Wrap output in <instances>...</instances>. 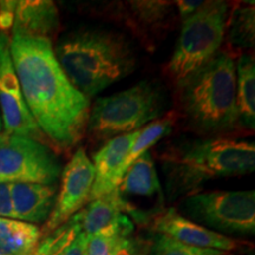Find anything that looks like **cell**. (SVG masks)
<instances>
[{
    "label": "cell",
    "mask_w": 255,
    "mask_h": 255,
    "mask_svg": "<svg viewBox=\"0 0 255 255\" xmlns=\"http://www.w3.org/2000/svg\"><path fill=\"white\" fill-rule=\"evenodd\" d=\"M11 56L27 109L56 152H68L87 133L90 101L60 68L52 41L11 36Z\"/></svg>",
    "instance_id": "cell-1"
},
{
    "label": "cell",
    "mask_w": 255,
    "mask_h": 255,
    "mask_svg": "<svg viewBox=\"0 0 255 255\" xmlns=\"http://www.w3.org/2000/svg\"><path fill=\"white\" fill-rule=\"evenodd\" d=\"M169 201L195 194L216 178L242 176L255 169L254 142L235 138H188L167 143L157 156Z\"/></svg>",
    "instance_id": "cell-2"
},
{
    "label": "cell",
    "mask_w": 255,
    "mask_h": 255,
    "mask_svg": "<svg viewBox=\"0 0 255 255\" xmlns=\"http://www.w3.org/2000/svg\"><path fill=\"white\" fill-rule=\"evenodd\" d=\"M174 89L177 122L188 131L203 138H229L240 131L235 59L227 50H220Z\"/></svg>",
    "instance_id": "cell-3"
},
{
    "label": "cell",
    "mask_w": 255,
    "mask_h": 255,
    "mask_svg": "<svg viewBox=\"0 0 255 255\" xmlns=\"http://www.w3.org/2000/svg\"><path fill=\"white\" fill-rule=\"evenodd\" d=\"M53 51L66 77L88 101L131 75L138 63L129 38L103 27L69 31Z\"/></svg>",
    "instance_id": "cell-4"
},
{
    "label": "cell",
    "mask_w": 255,
    "mask_h": 255,
    "mask_svg": "<svg viewBox=\"0 0 255 255\" xmlns=\"http://www.w3.org/2000/svg\"><path fill=\"white\" fill-rule=\"evenodd\" d=\"M167 95L157 81L137 83L126 90L97 98L90 107L87 124L89 142L105 143L135 132L165 115Z\"/></svg>",
    "instance_id": "cell-5"
},
{
    "label": "cell",
    "mask_w": 255,
    "mask_h": 255,
    "mask_svg": "<svg viewBox=\"0 0 255 255\" xmlns=\"http://www.w3.org/2000/svg\"><path fill=\"white\" fill-rule=\"evenodd\" d=\"M229 6L225 1H203L182 20L180 36L164 75L175 87L218 55L225 40Z\"/></svg>",
    "instance_id": "cell-6"
},
{
    "label": "cell",
    "mask_w": 255,
    "mask_h": 255,
    "mask_svg": "<svg viewBox=\"0 0 255 255\" xmlns=\"http://www.w3.org/2000/svg\"><path fill=\"white\" fill-rule=\"evenodd\" d=\"M177 213L223 237L255 233L254 190L197 191L181 199Z\"/></svg>",
    "instance_id": "cell-7"
},
{
    "label": "cell",
    "mask_w": 255,
    "mask_h": 255,
    "mask_svg": "<svg viewBox=\"0 0 255 255\" xmlns=\"http://www.w3.org/2000/svg\"><path fill=\"white\" fill-rule=\"evenodd\" d=\"M62 170L58 154L50 146L0 132V183L57 184Z\"/></svg>",
    "instance_id": "cell-8"
},
{
    "label": "cell",
    "mask_w": 255,
    "mask_h": 255,
    "mask_svg": "<svg viewBox=\"0 0 255 255\" xmlns=\"http://www.w3.org/2000/svg\"><path fill=\"white\" fill-rule=\"evenodd\" d=\"M114 193L132 223L149 226L163 212L165 194L150 151L130 165Z\"/></svg>",
    "instance_id": "cell-9"
},
{
    "label": "cell",
    "mask_w": 255,
    "mask_h": 255,
    "mask_svg": "<svg viewBox=\"0 0 255 255\" xmlns=\"http://www.w3.org/2000/svg\"><path fill=\"white\" fill-rule=\"evenodd\" d=\"M0 115L2 131L36 139L47 146L50 142L41 132L25 103L20 83L11 56V37L0 32Z\"/></svg>",
    "instance_id": "cell-10"
},
{
    "label": "cell",
    "mask_w": 255,
    "mask_h": 255,
    "mask_svg": "<svg viewBox=\"0 0 255 255\" xmlns=\"http://www.w3.org/2000/svg\"><path fill=\"white\" fill-rule=\"evenodd\" d=\"M102 14L122 23L149 51H155L157 44L173 27L175 2L173 1H115L103 6Z\"/></svg>",
    "instance_id": "cell-11"
},
{
    "label": "cell",
    "mask_w": 255,
    "mask_h": 255,
    "mask_svg": "<svg viewBox=\"0 0 255 255\" xmlns=\"http://www.w3.org/2000/svg\"><path fill=\"white\" fill-rule=\"evenodd\" d=\"M59 178V191L49 219L40 228L41 237L69 221L90 202L95 169L83 146H79L73 152L70 161L63 168Z\"/></svg>",
    "instance_id": "cell-12"
},
{
    "label": "cell",
    "mask_w": 255,
    "mask_h": 255,
    "mask_svg": "<svg viewBox=\"0 0 255 255\" xmlns=\"http://www.w3.org/2000/svg\"><path fill=\"white\" fill-rule=\"evenodd\" d=\"M150 232L164 234L181 244L189 246L209 248L222 252L234 251L239 247L234 239L223 237L190 221L177 213L175 208H165L149 223Z\"/></svg>",
    "instance_id": "cell-13"
},
{
    "label": "cell",
    "mask_w": 255,
    "mask_h": 255,
    "mask_svg": "<svg viewBox=\"0 0 255 255\" xmlns=\"http://www.w3.org/2000/svg\"><path fill=\"white\" fill-rule=\"evenodd\" d=\"M60 28L59 11L50 0L17 1L12 34L45 38L52 41Z\"/></svg>",
    "instance_id": "cell-14"
},
{
    "label": "cell",
    "mask_w": 255,
    "mask_h": 255,
    "mask_svg": "<svg viewBox=\"0 0 255 255\" xmlns=\"http://www.w3.org/2000/svg\"><path fill=\"white\" fill-rule=\"evenodd\" d=\"M137 131L114 137L105 142L100 150L94 155L92 164L95 169V181L92 186L91 200L108 195L117 187V173L129 152Z\"/></svg>",
    "instance_id": "cell-15"
},
{
    "label": "cell",
    "mask_w": 255,
    "mask_h": 255,
    "mask_svg": "<svg viewBox=\"0 0 255 255\" xmlns=\"http://www.w3.org/2000/svg\"><path fill=\"white\" fill-rule=\"evenodd\" d=\"M58 186L40 183H11L14 219L33 223H45L55 206Z\"/></svg>",
    "instance_id": "cell-16"
},
{
    "label": "cell",
    "mask_w": 255,
    "mask_h": 255,
    "mask_svg": "<svg viewBox=\"0 0 255 255\" xmlns=\"http://www.w3.org/2000/svg\"><path fill=\"white\" fill-rule=\"evenodd\" d=\"M238 122L240 131L253 132L255 128V63L254 56L242 53L235 62Z\"/></svg>",
    "instance_id": "cell-17"
},
{
    "label": "cell",
    "mask_w": 255,
    "mask_h": 255,
    "mask_svg": "<svg viewBox=\"0 0 255 255\" xmlns=\"http://www.w3.org/2000/svg\"><path fill=\"white\" fill-rule=\"evenodd\" d=\"M88 235L83 232L78 215L41 237L34 255H85Z\"/></svg>",
    "instance_id": "cell-18"
},
{
    "label": "cell",
    "mask_w": 255,
    "mask_h": 255,
    "mask_svg": "<svg viewBox=\"0 0 255 255\" xmlns=\"http://www.w3.org/2000/svg\"><path fill=\"white\" fill-rule=\"evenodd\" d=\"M40 239L37 225L0 218V255H34Z\"/></svg>",
    "instance_id": "cell-19"
},
{
    "label": "cell",
    "mask_w": 255,
    "mask_h": 255,
    "mask_svg": "<svg viewBox=\"0 0 255 255\" xmlns=\"http://www.w3.org/2000/svg\"><path fill=\"white\" fill-rule=\"evenodd\" d=\"M177 123V116L174 110L168 111L161 119L154 121V122L146 124L144 128L137 131V135L133 139L129 152L124 158L122 165H121L119 173H117V184L122 180L124 174L130 168L133 162L137 161L141 156L150 151L152 146L163 139L165 136L169 135L173 130V127Z\"/></svg>",
    "instance_id": "cell-20"
},
{
    "label": "cell",
    "mask_w": 255,
    "mask_h": 255,
    "mask_svg": "<svg viewBox=\"0 0 255 255\" xmlns=\"http://www.w3.org/2000/svg\"><path fill=\"white\" fill-rule=\"evenodd\" d=\"M77 215L83 232L90 237L116 222L123 212L113 190L108 195L91 200Z\"/></svg>",
    "instance_id": "cell-21"
},
{
    "label": "cell",
    "mask_w": 255,
    "mask_h": 255,
    "mask_svg": "<svg viewBox=\"0 0 255 255\" xmlns=\"http://www.w3.org/2000/svg\"><path fill=\"white\" fill-rule=\"evenodd\" d=\"M227 44L233 50H251L254 47L255 12L254 2H240L228 14L226 24Z\"/></svg>",
    "instance_id": "cell-22"
},
{
    "label": "cell",
    "mask_w": 255,
    "mask_h": 255,
    "mask_svg": "<svg viewBox=\"0 0 255 255\" xmlns=\"http://www.w3.org/2000/svg\"><path fill=\"white\" fill-rule=\"evenodd\" d=\"M135 226L126 214L101 232L88 237L85 255H114L124 239L133 234Z\"/></svg>",
    "instance_id": "cell-23"
},
{
    "label": "cell",
    "mask_w": 255,
    "mask_h": 255,
    "mask_svg": "<svg viewBox=\"0 0 255 255\" xmlns=\"http://www.w3.org/2000/svg\"><path fill=\"white\" fill-rule=\"evenodd\" d=\"M146 255H226V252L181 244L164 234L151 232L146 241Z\"/></svg>",
    "instance_id": "cell-24"
},
{
    "label": "cell",
    "mask_w": 255,
    "mask_h": 255,
    "mask_svg": "<svg viewBox=\"0 0 255 255\" xmlns=\"http://www.w3.org/2000/svg\"><path fill=\"white\" fill-rule=\"evenodd\" d=\"M15 8L17 1L15 0H0V32L7 33L12 31L14 24Z\"/></svg>",
    "instance_id": "cell-25"
},
{
    "label": "cell",
    "mask_w": 255,
    "mask_h": 255,
    "mask_svg": "<svg viewBox=\"0 0 255 255\" xmlns=\"http://www.w3.org/2000/svg\"><path fill=\"white\" fill-rule=\"evenodd\" d=\"M114 255H146V241L139 240L133 234L124 239Z\"/></svg>",
    "instance_id": "cell-26"
},
{
    "label": "cell",
    "mask_w": 255,
    "mask_h": 255,
    "mask_svg": "<svg viewBox=\"0 0 255 255\" xmlns=\"http://www.w3.org/2000/svg\"><path fill=\"white\" fill-rule=\"evenodd\" d=\"M0 218L14 219L11 183H0Z\"/></svg>",
    "instance_id": "cell-27"
},
{
    "label": "cell",
    "mask_w": 255,
    "mask_h": 255,
    "mask_svg": "<svg viewBox=\"0 0 255 255\" xmlns=\"http://www.w3.org/2000/svg\"><path fill=\"white\" fill-rule=\"evenodd\" d=\"M202 4L203 1H201V0H182V1L175 2L177 14L180 17L181 21L193 14L194 12H196L202 6Z\"/></svg>",
    "instance_id": "cell-28"
},
{
    "label": "cell",
    "mask_w": 255,
    "mask_h": 255,
    "mask_svg": "<svg viewBox=\"0 0 255 255\" xmlns=\"http://www.w3.org/2000/svg\"><path fill=\"white\" fill-rule=\"evenodd\" d=\"M2 131V121H1V115H0V132Z\"/></svg>",
    "instance_id": "cell-29"
}]
</instances>
